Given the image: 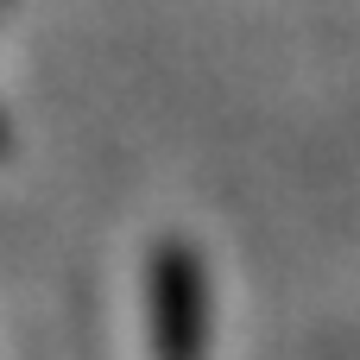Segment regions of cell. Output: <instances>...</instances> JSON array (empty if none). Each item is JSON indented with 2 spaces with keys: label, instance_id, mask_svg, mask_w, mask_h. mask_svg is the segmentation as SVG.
Here are the masks:
<instances>
[{
  "label": "cell",
  "instance_id": "obj_1",
  "mask_svg": "<svg viewBox=\"0 0 360 360\" xmlns=\"http://www.w3.org/2000/svg\"><path fill=\"white\" fill-rule=\"evenodd\" d=\"M202 266L190 247H158L152 259V329L158 360H202Z\"/></svg>",
  "mask_w": 360,
  "mask_h": 360
}]
</instances>
